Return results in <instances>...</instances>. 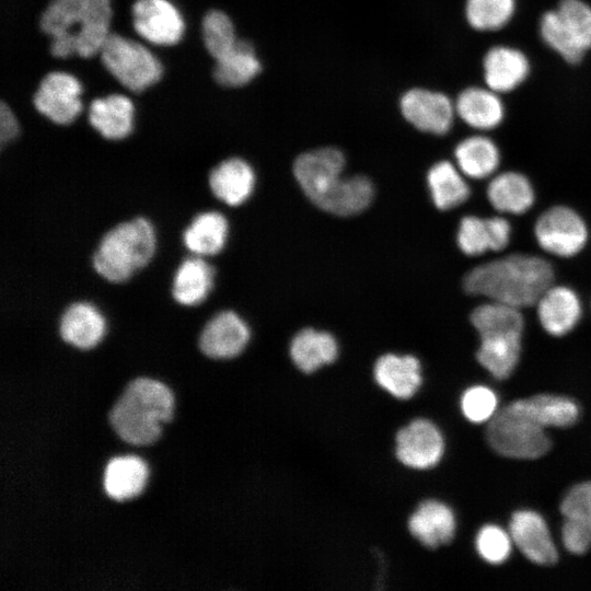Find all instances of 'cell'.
Returning <instances> with one entry per match:
<instances>
[{"instance_id":"6da1fadb","label":"cell","mask_w":591,"mask_h":591,"mask_svg":"<svg viewBox=\"0 0 591 591\" xmlns=\"http://www.w3.org/2000/svg\"><path fill=\"white\" fill-rule=\"evenodd\" d=\"M553 280L549 262L518 253L474 267L465 275L463 287L471 296L523 309L535 305Z\"/></svg>"},{"instance_id":"7a4b0ae2","label":"cell","mask_w":591,"mask_h":591,"mask_svg":"<svg viewBox=\"0 0 591 591\" xmlns=\"http://www.w3.org/2000/svg\"><path fill=\"white\" fill-rule=\"evenodd\" d=\"M111 20L109 0H50L39 16V28L50 37L54 57L90 58L111 33Z\"/></svg>"},{"instance_id":"3957f363","label":"cell","mask_w":591,"mask_h":591,"mask_svg":"<svg viewBox=\"0 0 591 591\" xmlns=\"http://www.w3.org/2000/svg\"><path fill=\"white\" fill-rule=\"evenodd\" d=\"M174 396L162 382L137 378L128 383L108 414L115 433L125 442L147 445L154 442L161 426L173 416Z\"/></svg>"},{"instance_id":"277c9868","label":"cell","mask_w":591,"mask_h":591,"mask_svg":"<svg viewBox=\"0 0 591 591\" xmlns=\"http://www.w3.org/2000/svg\"><path fill=\"white\" fill-rule=\"evenodd\" d=\"M155 248L152 224L137 217L116 224L102 236L92 255V267L108 282L121 283L151 260Z\"/></svg>"},{"instance_id":"5b68a950","label":"cell","mask_w":591,"mask_h":591,"mask_svg":"<svg viewBox=\"0 0 591 591\" xmlns=\"http://www.w3.org/2000/svg\"><path fill=\"white\" fill-rule=\"evenodd\" d=\"M544 43L567 62L576 63L591 48V5L582 0H560L540 21Z\"/></svg>"},{"instance_id":"8992f818","label":"cell","mask_w":591,"mask_h":591,"mask_svg":"<svg viewBox=\"0 0 591 591\" xmlns=\"http://www.w3.org/2000/svg\"><path fill=\"white\" fill-rule=\"evenodd\" d=\"M486 439L498 454L518 460L542 457L552 447L545 428L509 404L488 421Z\"/></svg>"},{"instance_id":"52a82bcc","label":"cell","mask_w":591,"mask_h":591,"mask_svg":"<svg viewBox=\"0 0 591 591\" xmlns=\"http://www.w3.org/2000/svg\"><path fill=\"white\" fill-rule=\"evenodd\" d=\"M106 70L127 90L140 93L162 77L159 59L141 44L109 33L100 53Z\"/></svg>"},{"instance_id":"ba28073f","label":"cell","mask_w":591,"mask_h":591,"mask_svg":"<svg viewBox=\"0 0 591 591\" xmlns=\"http://www.w3.org/2000/svg\"><path fill=\"white\" fill-rule=\"evenodd\" d=\"M537 244L548 254L572 257L588 242V228L581 216L566 206H555L537 218L534 227Z\"/></svg>"},{"instance_id":"9c48e42d","label":"cell","mask_w":591,"mask_h":591,"mask_svg":"<svg viewBox=\"0 0 591 591\" xmlns=\"http://www.w3.org/2000/svg\"><path fill=\"white\" fill-rule=\"evenodd\" d=\"M82 88L73 76L53 71L43 77L34 95L36 111L57 125L71 124L82 109Z\"/></svg>"},{"instance_id":"30bf717a","label":"cell","mask_w":591,"mask_h":591,"mask_svg":"<svg viewBox=\"0 0 591 591\" xmlns=\"http://www.w3.org/2000/svg\"><path fill=\"white\" fill-rule=\"evenodd\" d=\"M344 154L335 148L304 152L293 164V174L304 194L317 206L340 181Z\"/></svg>"},{"instance_id":"8fae6325","label":"cell","mask_w":591,"mask_h":591,"mask_svg":"<svg viewBox=\"0 0 591 591\" xmlns=\"http://www.w3.org/2000/svg\"><path fill=\"white\" fill-rule=\"evenodd\" d=\"M395 453L407 467L427 470L436 466L444 453V439L439 428L428 419L418 418L396 433Z\"/></svg>"},{"instance_id":"7c38bea8","label":"cell","mask_w":591,"mask_h":591,"mask_svg":"<svg viewBox=\"0 0 591 591\" xmlns=\"http://www.w3.org/2000/svg\"><path fill=\"white\" fill-rule=\"evenodd\" d=\"M131 14L137 34L154 45L172 46L183 36L184 20L169 0H136Z\"/></svg>"},{"instance_id":"4fadbf2b","label":"cell","mask_w":591,"mask_h":591,"mask_svg":"<svg viewBox=\"0 0 591 591\" xmlns=\"http://www.w3.org/2000/svg\"><path fill=\"white\" fill-rule=\"evenodd\" d=\"M509 533L513 544L532 563L553 566L558 560V552L545 519L533 510L513 512L509 522Z\"/></svg>"},{"instance_id":"5bb4252c","label":"cell","mask_w":591,"mask_h":591,"mask_svg":"<svg viewBox=\"0 0 591 591\" xmlns=\"http://www.w3.org/2000/svg\"><path fill=\"white\" fill-rule=\"evenodd\" d=\"M402 114L417 129L434 135L447 134L453 123L455 106L440 92L412 89L401 99Z\"/></svg>"},{"instance_id":"9a60e30c","label":"cell","mask_w":591,"mask_h":591,"mask_svg":"<svg viewBox=\"0 0 591 591\" xmlns=\"http://www.w3.org/2000/svg\"><path fill=\"white\" fill-rule=\"evenodd\" d=\"M250 328L233 311L215 314L198 338L200 351L211 359H231L240 355L250 340Z\"/></svg>"},{"instance_id":"2e32d148","label":"cell","mask_w":591,"mask_h":591,"mask_svg":"<svg viewBox=\"0 0 591 591\" xmlns=\"http://www.w3.org/2000/svg\"><path fill=\"white\" fill-rule=\"evenodd\" d=\"M535 306L541 326L546 333L556 337L571 332L582 314L578 294L567 286H549Z\"/></svg>"},{"instance_id":"e0dca14e","label":"cell","mask_w":591,"mask_h":591,"mask_svg":"<svg viewBox=\"0 0 591 591\" xmlns=\"http://www.w3.org/2000/svg\"><path fill=\"white\" fill-rule=\"evenodd\" d=\"M510 237V222L500 216H465L460 221L456 235L460 250L468 256L502 251L508 246Z\"/></svg>"},{"instance_id":"ac0fdd59","label":"cell","mask_w":591,"mask_h":591,"mask_svg":"<svg viewBox=\"0 0 591 591\" xmlns=\"http://www.w3.org/2000/svg\"><path fill=\"white\" fill-rule=\"evenodd\" d=\"M105 331L104 316L90 302L71 303L59 318L58 332L61 339L81 350L95 347L103 339Z\"/></svg>"},{"instance_id":"d6986e66","label":"cell","mask_w":591,"mask_h":591,"mask_svg":"<svg viewBox=\"0 0 591 591\" xmlns=\"http://www.w3.org/2000/svg\"><path fill=\"white\" fill-rule=\"evenodd\" d=\"M456 520L452 509L438 500L422 501L408 519V530L424 546L437 548L450 543Z\"/></svg>"},{"instance_id":"ffe728a7","label":"cell","mask_w":591,"mask_h":591,"mask_svg":"<svg viewBox=\"0 0 591 591\" xmlns=\"http://www.w3.org/2000/svg\"><path fill=\"white\" fill-rule=\"evenodd\" d=\"M486 86L506 93L519 86L528 77L530 62L519 49L510 46L491 47L483 60Z\"/></svg>"},{"instance_id":"44dd1931","label":"cell","mask_w":591,"mask_h":591,"mask_svg":"<svg viewBox=\"0 0 591 591\" xmlns=\"http://www.w3.org/2000/svg\"><path fill=\"white\" fill-rule=\"evenodd\" d=\"M373 375L379 386L398 399L412 398L422 382L420 362L410 355H383L374 364Z\"/></svg>"},{"instance_id":"7402d4cb","label":"cell","mask_w":591,"mask_h":591,"mask_svg":"<svg viewBox=\"0 0 591 591\" xmlns=\"http://www.w3.org/2000/svg\"><path fill=\"white\" fill-rule=\"evenodd\" d=\"M521 332H494L479 335L478 363L495 379L506 380L515 370L521 356Z\"/></svg>"},{"instance_id":"603a6c76","label":"cell","mask_w":591,"mask_h":591,"mask_svg":"<svg viewBox=\"0 0 591 591\" xmlns=\"http://www.w3.org/2000/svg\"><path fill=\"white\" fill-rule=\"evenodd\" d=\"M134 104L123 94H109L94 99L89 104L90 125L107 140L128 137L134 124Z\"/></svg>"},{"instance_id":"cb8c5ba5","label":"cell","mask_w":591,"mask_h":591,"mask_svg":"<svg viewBox=\"0 0 591 591\" xmlns=\"http://www.w3.org/2000/svg\"><path fill=\"white\" fill-rule=\"evenodd\" d=\"M208 183L216 198L229 206H239L252 195L255 174L246 161L230 158L210 171Z\"/></svg>"},{"instance_id":"d4e9b609","label":"cell","mask_w":591,"mask_h":591,"mask_svg":"<svg viewBox=\"0 0 591 591\" xmlns=\"http://www.w3.org/2000/svg\"><path fill=\"white\" fill-rule=\"evenodd\" d=\"M509 405L544 428H567L575 425L580 416L577 402L561 395L537 394L515 399Z\"/></svg>"},{"instance_id":"484cf974","label":"cell","mask_w":591,"mask_h":591,"mask_svg":"<svg viewBox=\"0 0 591 591\" xmlns=\"http://www.w3.org/2000/svg\"><path fill=\"white\" fill-rule=\"evenodd\" d=\"M454 106L459 117L478 130L494 129L505 117V106L499 93L488 86L465 89L457 96Z\"/></svg>"},{"instance_id":"4316f807","label":"cell","mask_w":591,"mask_h":591,"mask_svg":"<svg viewBox=\"0 0 591 591\" xmlns=\"http://www.w3.org/2000/svg\"><path fill=\"white\" fill-rule=\"evenodd\" d=\"M486 193L493 208L501 213L523 215L531 209L535 200L530 179L512 171L495 175Z\"/></svg>"},{"instance_id":"83f0119b","label":"cell","mask_w":591,"mask_h":591,"mask_svg":"<svg viewBox=\"0 0 591 591\" xmlns=\"http://www.w3.org/2000/svg\"><path fill=\"white\" fill-rule=\"evenodd\" d=\"M213 268L201 256L184 259L177 267L171 287L174 301L183 306L201 303L213 285Z\"/></svg>"},{"instance_id":"f1b7e54d","label":"cell","mask_w":591,"mask_h":591,"mask_svg":"<svg viewBox=\"0 0 591 591\" xmlns=\"http://www.w3.org/2000/svg\"><path fill=\"white\" fill-rule=\"evenodd\" d=\"M148 479V467L138 456L124 455L109 460L103 475L106 495L123 501L138 496Z\"/></svg>"},{"instance_id":"f546056e","label":"cell","mask_w":591,"mask_h":591,"mask_svg":"<svg viewBox=\"0 0 591 591\" xmlns=\"http://www.w3.org/2000/svg\"><path fill=\"white\" fill-rule=\"evenodd\" d=\"M228 221L217 211L200 212L183 232L185 247L196 256H212L222 251L228 237Z\"/></svg>"},{"instance_id":"4dcf8cb0","label":"cell","mask_w":591,"mask_h":591,"mask_svg":"<svg viewBox=\"0 0 591 591\" xmlns=\"http://www.w3.org/2000/svg\"><path fill=\"white\" fill-rule=\"evenodd\" d=\"M338 355L336 339L326 332L313 328L300 331L291 340L290 357L298 369L311 373L335 361Z\"/></svg>"},{"instance_id":"1f68e13d","label":"cell","mask_w":591,"mask_h":591,"mask_svg":"<svg viewBox=\"0 0 591 591\" xmlns=\"http://www.w3.org/2000/svg\"><path fill=\"white\" fill-rule=\"evenodd\" d=\"M454 157L459 170L467 177L484 179L491 176L500 164L497 144L488 137L476 135L462 140Z\"/></svg>"},{"instance_id":"d6a6232c","label":"cell","mask_w":591,"mask_h":591,"mask_svg":"<svg viewBox=\"0 0 591 591\" xmlns=\"http://www.w3.org/2000/svg\"><path fill=\"white\" fill-rule=\"evenodd\" d=\"M262 70L254 46L239 39L236 46L223 58L215 61L212 77L225 88H240L251 82Z\"/></svg>"},{"instance_id":"836d02e7","label":"cell","mask_w":591,"mask_h":591,"mask_svg":"<svg viewBox=\"0 0 591 591\" xmlns=\"http://www.w3.org/2000/svg\"><path fill=\"white\" fill-rule=\"evenodd\" d=\"M373 194V185L368 177H341L317 207L337 216H354L370 205Z\"/></svg>"},{"instance_id":"e575fe53","label":"cell","mask_w":591,"mask_h":591,"mask_svg":"<svg viewBox=\"0 0 591 591\" xmlns=\"http://www.w3.org/2000/svg\"><path fill=\"white\" fill-rule=\"evenodd\" d=\"M463 175L459 167L449 161H440L429 170L428 186L438 209H453L470 197V187Z\"/></svg>"},{"instance_id":"d590c367","label":"cell","mask_w":591,"mask_h":591,"mask_svg":"<svg viewBox=\"0 0 591 591\" xmlns=\"http://www.w3.org/2000/svg\"><path fill=\"white\" fill-rule=\"evenodd\" d=\"M471 322L478 335L505 331L523 333L524 329L521 309L497 301L488 300L475 308Z\"/></svg>"},{"instance_id":"8d00e7d4","label":"cell","mask_w":591,"mask_h":591,"mask_svg":"<svg viewBox=\"0 0 591 591\" xmlns=\"http://www.w3.org/2000/svg\"><path fill=\"white\" fill-rule=\"evenodd\" d=\"M201 38L206 50L215 61L232 51L239 40L231 19L220 10H210L204 15Z\"/></svg>"},{"instance_id":"74e56055","label":"cell","mask_w":591,"mask_h":591,"mask_svg":"<svg viewBox=\"0 0 591 591\" xmlns=\"http://www.w3.org/2000/svg\"><path fill=\"white\" fill-rule=\"evenodd\" d=\"M515 11V0H466L465 15L468 24L482 32L502 28Z\"/></svg>"},{"instance_id":"f35d334b","label":"cell","mask_w":591,"mask_h":591,"mask_svg":"<svg viewBox=\"0 0 591 591\" xmlns=\"http://www.w3.org/2000/svg\"><path fill=\"white\" fill-rule=\"evenodd\" d=\"M512 544L509 531L496 524L482 526L475 538L479 557L490 565L503 564L511 555Z\"/></svg>"},{"instance_id":"ab89813d","label":"cell","mask_w":591,"mask_h":591,"mask_svg":"<svg viewBox=\"0 0 591 591\" xmlns=\"http://www.w3.org/2000/svg\"><path fill=\"white\" fill-rule=\"evenodd\" d=\"M460 406L468 421L482 424L489 421L498 412V397L490 387L474 385L463 392Z\"/></svg>"},{"instance_id":"60d3db41","label":"cell","mask_w":591,"mask_h":591,"mask_svg":"<svg viewBox=\"0 0 591 591\" xmlns=\"http://www.w3.org/2000/svg\"><path fill=\"white\" fill-rule=\"evenodd\" d=\"M565 519L577 521L591 529V480L575 485L560 503Z\"/></svg>"},{"instance_id":"b9f144b4","label":"cell","mask_w":591,"mask_h":591,"mask_svg":"<svg viewBox=\"0 0 591 591\" xmlns=\"http://www.w3.org/2000/svg\"><path fill=\"white\" fill-rule=\"evenodd\" d=\"M561 540L569 553L582 555L591 547V529L577 521L565 519L561 528Z\"/></svg>"},{"instance_id":"7bdbcfd3","label":"cell","mask_w":591,"mask_h":591,"mask_svg":"<svg viewBox=\"0 0 591 591\" xmlns=\"http://www.w3.org/2000/svg\"><path fill=\"white\" fill-rule=\"evenodd\" d=\"M20 132V126L12 109L4 101L0 102V144L3 148L5 144L13 141Z\"/></svg>"}]
</instances>
